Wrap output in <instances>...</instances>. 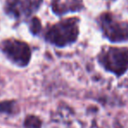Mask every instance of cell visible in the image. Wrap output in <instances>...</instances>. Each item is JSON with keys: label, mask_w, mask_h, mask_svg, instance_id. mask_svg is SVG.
I'll use <instances>...</instances> for the list:
<instances>
[{"label": "cell", "mask_w": 128, "mask_h": 128, "mask_svg": "<svg viewBox=\"0 0 128 128\" xmlns=\"http://www.w3.org/2000/svg\"><path fill=\"white\" fill-rule=\"evenodd\" d=\"M80 19L68 17L44 27L42 35L44 41L56 48H66L75 44L80 33Z\"/></svg>", "instance_id": "cell-1"}, {"label": "cell", "mask_w": 128, "mask_h": 128, "mask_svg": "<svg viewBox=\"0 0 128 128\" xmlns=\"http://www.w3.org/2000/svg\"><path fill=\"white\" fill-rule=\"evenodd\" d=\"M96 58L104 72L118 78L123 77L128 72V47L104 46Z\"/></svg>", "instance_id": "cell-2"}, {"label": "cell", "mask_w": 128, "mask_h": 128, "mask_svg": "<svg viewBox=\"0 0 128 128\" xmlns=\"http://www.w3.org/2000/svg\"><path fill=\"white\" fill-rule=\"evenodd\" d=\"M0 52L13 66L26 68L32 58V48L28 42L14 37L0 40Z\"/></svg>", "instance_id": "cell-3"}, {"label": "cell", "mask_w": 128, "mask_h": 128, "mask_svg": "<svg viewBox=\"0 0 128 128\" xmlns=\"http://www.w3.org/2000/svg\"><path fill=\"white\" fill-rule=\"evenodd\" d=\"M97 24L104 38L118 44L128 41V21L112 12H103L97 18Z\"/></svg>", "instance_id": "cell-4"}, {"label": "cell", "mask_w": 128, "mask_h": 128, "mask_svg": "<svg viewBox=\"0 0 128 128\" xmlns=\"http://www.w3.org/2000/svg\"><path fill=\"white\" fill-rule=\"evenodd\" d=\"M44 2V0H4L2 10L17 24H26L41 10Z\"/></svg>", "instance_id": "cell-5"}, {"label": "cell", "mask_w": 128, "mask_h": 128, "mask_svg": "<svg viewBox=\"0 0 128 128\" xmlns=\"http://www.w3.org/2000/svg\"><path fill=\"white\" fill-rule=\"evenodd\" d=\"M50 8L57 17L80 12L84 9V0H51Z\"/></svg>", "instance_id": "cell-6"}, {"label": "cell", "mask_w": 128, "mask_h": 128, "mask_svg": "<svg viewBox=\"0 0 128 128\" xmlns=\"http://www.w3.org/2000/svg\"><path fill=\"white\" fill-rule=\"evenodd\" d=\"M20 112V108L16 100H4L0 102V113L6 115H16Z\"/></svg>", "instance_id": "cell-7"}, {"label": "cell", "mask_w": 128, "mask_h": 128, "mask_svg": "<svg viewBox=\"0 0 128 128\" xmlns=\"http://www.w3.org/2000/svg\"><path fill=\"white\" fill-rule=\"evenodd\" d=\"M27 27H28L29 32L32 37H41L44 27L42 26L41 20L37 17V15L32 17L26 22Z\"/></svg>", "instance_id": "cell-8"}, {"label": "cell", "mask_w": 128, "mask_h": 128, "mask_svg": "<svg viewBox=\"0 0 128 128\" xmlns=\"http://www.w3.org/2000/svg\"><path fill=\"white\" fill-rule=\"evenodd\" d=\"M23 125L24 128H42V120L36 115H27Z\"/></svg>", "instance_id": "cell-9"}, {"label": "cell", "mask_w": 128, "mask_h": 128, "mask_svg": "<svg viewBox=\"0 0 128 128\" xmlns=\"http://www.w3.org/2000/svg\"><path fill=\"white\" fill-rule=\"evenodd\" d=\"M111 1H114V0H111Z\"/></svg>", "instance_id": "cell-10"}]
</instances>
